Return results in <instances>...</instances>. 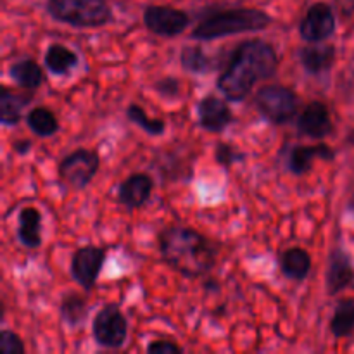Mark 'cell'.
I'll list each match as a JSON object with an SVG mask.
<instances>
[{
	"instance_id": "obj_1",
	"label": "cell",
	"mask_w": 354,
	"mask_h": 354,
	"mask_svg": "<svg viewBox=\"0 0 354 354\" xmlns=\"http://www.w3.org/2000/svg\"><path fill=\"white\" fill-rule=\"evenodd\" d=\"M279 69L275 47L261 38L239 44L232 52L227 68L216 80V88L230 102H244L259 82L273 78Z\"/></svg>"
},
{
	"instance_id": "obj_2",
	"label": "cell",
	"mask_w": 354,
	"mask_h": 354,
	"mask_svg": "<svg viewBox=\"0 0 354 354\" xmlns=\"http://www.w3.org/2000/svg\"><path fill=\"white\" fill-rule=\"evenodd\" d=\"M158 244L162 261L185 279L209 275L220 256L218 242L196 228L182 225L166 227L159 234Z\"/></svg>"
},
{
	"instance_id": "obj_3",
	"label": "cell",
	"mask_w": 354,
	"mask_h": 354,
	"mask_svg": "<svg viewBox=\"0 0 354 354\" xmlns=\"http://www.w3.org/2000/svg\"><path fill=\"white\" fill-rule=\"evenodd\" d=\"M273 24V17L258 7H228L211 10L194 26L190 38L201 41L220 40L242 33H259Z\"/></svg>"
},
{
	"instance_id": "obj_4",
	"label": "cell",
	"mask_w": 354,
	"mask_h": 354,
	"mask_svg": "<svg viewBox=\"0 0 354 354\" xmlns=\"http://www.w3.org/2000/svg\"><path fill=\"white\" fill-rule=\"evenodd\" d=\"M45 9L57 23L80 30L102 28L113 21L107 0H47Z\"/></svg>"
},
{
	"instance_id": "obj_5",
	"label": "cell",
	"mask_w": 354,
	"mask_h": 354,
	"mask_svg": "<svg viewBox=\"0 0 354 354\" xmlns=\"http://www.w3.org/2000/svg\"><path fill=\"white\" fill-rule=\"evenodd\" d=\"M254 107L263 120L273 127H283L297 116L299 97L290 86L270 83L261 86L254 97Z\"/></svg>"
},
{
	"instance_id": "obj_6",
	"label": "cell",
	"mask_w": 354,
	"mask_h": 354,
	"mask_svg": "<svg viewBox=\"0 0 354 354\" xmlns=\"http://www.w3.org/2000/svg\"><path fill=\"white\" fill-rule=\"evenodd\" d=\"M100 169V156L93 149H76L59 161L57 176L73 190H85Z\"/></svg>"
},
{
	"instance_id": "obj_7",
	"label": "cell",
	"mask_w": 354,
	"mask_h": 354,
	"mask_svg": "<svg viewBox=\"0 0 354 354\" xmlns=\"http://www.w3.org/2000/svg\"><path fill=\"white\" fill-rule=\"evenodd\" d=\"M92 337L99 348L121 349L128 339V320L118 304H104L92 320Z\"/></svg>"
},
{
	"instance_id": "obj_8",
	"label": "cell",
	"mask_w": 354,
	"mask_h": 354,
	"mask_svg": "<svg viewBox=\"0 0 354 354\" xmlns=\"http://www.w3.org/2000/svg\"><path fill=\"white\" fill-rule=\"evenodd\" d=\"M144 24L156 37L175 38L192 24V17L189 12L173 6L152 3L144 9Z\"/></svg>"
},
{
	"instance_id": "obj_9",
	"label": "cell",
	"mask_w": 354,
	"mask_h": 354,
	"mask_svg": "<svg viewBox=\"0 0 354 354\" xmlns=\"http://www.w3.org/2000/svg\"><path fill=\"white\" fill-rule=\"evenodd\" d=\"M106 263V249L97 248V245H83L78 248L71 256L69 263V273L73 280L82 287L83 290H93L100 272Z\"/></svg>"
},
{
	"instance_id": "obj_10",
	"label": "cell",
	"mask_w": 354,
	"mask_h": 354,
	"mask_svg": "<svg viewBox=\"0 0 354 354\" xmlns=\"http://www.w3.org/2000/svg\"><path fill=\"white\" fill-rule=\"evenodd\" d=\"M337 30L334 7L328 2H315L308 7L299 23V37L308 44H318L334 37Z\"/></svg>"
},
{
	"instance_id": "obj_11",
	"label": "cell",
	"mask_w": 354,
	"mask_h": 354,
	"mask_svg": "<svg viewBox=\"0 0 354 354\" xmlns=\"http://www.w3.org/2000/svg\"><path fill=\"white\" fill-rule=\"evenodd\" d=\"M325 286L328 296H337L354 286V263L351 254L342 245L332 248L325 272Z\"/></svg>"
},
{
	"instance_id": "obj_12",
	"label": "cell",
	"mask_w": 354,
	"mask_h": 354,
	"mask_svg": "<svg viewBox=\"0 0 354 354\" xmlns=\"http://www.w3.org/2000/svg\"><path fill=\"white\" fill-rule=\"evenodd\" d=\"M197 120L203 130L209 133H221L234 123V111L216 95H206L196 106Z\"/></svg>"
},
{
	"instance_id": "obj_13",
	"label": "cell",
	"mask_w": 354,
	"mask_h": 354,
	"mask_svg": "<svg viewBox=\"0 0 354 354\" xmlns=\"http://www.w3.org/2000/svg\"><path fill=\"white\" fill-rule=\"evenodd\" d=\"M297 131L308 138L324 140L334 131L330 109L322 100H311L297 118Z\"/></svg>"
},
{
	"instance_id": "obj_14",
	"label": "cell",
	"mask_w": 354,
	"mask_h": 354,
	"mask_svg": "<svg viewBox=\"0 0 354 354\" xmlns=\"http://www.w3.org/2000/svg\"><path fill=\"white\" fill-rule=\"evenodd\" d=\"M154 190V178L147 173H131L118 187V203L127 209H140L149 203Z\"/></svg>"
},
{
	"instance_id": "obj_15",
	"label": "cell",
	"mask_w": 354,
	"mask_h": 354,
	"mask_svg": "<svg viewBox=\"0 0 354 354\" xmlns=\"http://www.w3.org/2000/svg\"><path fill=\"white\" fill-rule=\"evenodd\" d=\"M299 57V64L308 75L311 76H320L324 73H328L335 64L337 59V48L332 44H308L299 48L297 52Z\"/></svg>"
},
{
	"instance_id": "obj_16",
	"label": "cell",
	"mask_w": 354,
	"mask_h": 354,
	"mask_svg": "<svg viewBox=\"0 0 354 354\" xmlns=\"http://www.w3.org/2000/svg\"><path fill=\"white\" fill-rule=\"evenodd\" d=\"M334 161L335 152L330 145L327 144H315V145H296L289 152L287 158V168L292 175L303 176L311 171L315 161Z\"/></svg>"
},
{
	"instance_id": "obj_17",
	"label": "cell",
	"mask_w": 354,
	"mask_h": 354,
	"mask_svg": "<svg viewBox=\"0 0 354 354\" xmlns=\"http://www.w3.org/2000/svg\"><path fill=\"white\" fill-rule=\"evenodd\" d=\"M17 241L28 249L41 245V213L35 206H24L17 213Z\"/></svg>"
},
{
	"instance_id": "obj_18",
	"label": "cell",
	"mask_w": 354,
	"mask_h": 354,
	"mask_svg": "<svg viewBox=\"0 0 354 354\" xmlns=\"http://www.w3.org/2000/svg\"><path fill=\"white\" fill-rule=\"evenodd\" d=\"M7 73H9V78L12 80L19 88L26 90V92H35V90H38L45 82H47L41 66L31 57L19 59V61L12 62V64L9 66V71Z\"/></svg>"
},
{
	"instance_id": "obj_19",
	"label": "cell",
	"mask_w": 354,
	"mask_h": 354,
	"mask_svg": "<svg viewBox=\"0 0 354 354\" xmlns=\"http://www.w3.org/2000/svg\"><path fill=\"white\" fill-rule=\"evenodd\" d=\"M311 256L303 248H289L279 256L280 272L286 279L304 282L311 272Z\"/></svg>"
},
{
	"instance_id": "obj_20",
	"label": "cell",
	"mask_w": 354,
	"mask_h": 354,
	"mask_svg": "<svg viewBox=\"0 0 354 354\" xmlns=\"http://www.w3.org/2000/svg\"><path fill=\"white\" fill-rule=\"evenodd\" d=\"M80 55L64 44H50L44 54V66L54 76H68L78 68Z\"/></svg>"
},
{
	"instance_id": "obj_21",
	"label": "cell",
	"mask_w": 354,
	"mask_h": 354,
	"mask_svg": "<svg viewBox=\"0 0 354 354\" xmlns=\"http://www.w3.org/2000/svg\"><path fill=\"white\" fill-rule=\"evenodd\" d=\"M59 313H61L62 322L68 327L78 328L83 325L88 318L90 304L83 294L76 292V290H69V292L62 294L61 303H59Z\"/></svg>"
},
{
	"instance_id": "obj_22",
	"label": "cell",
	"mask_w": 354,
	"mask_h": 354,
	"mask_svg": "<svg viewBox=\"0 0 354 354\" xmlns=\"http://www.w3.org/2000/svg\"><path fill=\"white\" fill-rule=\"evenodd\" d=\"M30 102V97L12 92L6 85L0 88V123L6 128L17 127L23 118V107Z\"/></svg>"
},
{
	"instance_id": "obj_23",
	"label": "cell",
	"mask_w": 354,
	"mask_h": 354,
	"mask_svg": "<svg viewBox=\"0 0 354 354\" xmlns=\"http://www.w3.org/2000/svg\"><path fill=\"white\" fill-rule=\"evenodd\" d=\"M328 328L335 339L351 337L354 334V297H346L335 304Z\"/></svg>"
},
{
	"instance_id": "obj_24",
	"label": "cell",
	"mask_w": 354,
	"mask_h": 354,
	"mask_svg": "<svg viewBox=\"0 0 354 354\" xmlns=\"http://www.w3.org/2000/svg\"><path fill=\"white\" fill-rule=\"evenodd\" d=\"M24 121H26V127L30 128L37 137L48 138V137H54V135L59 131L57 116H55L48 107H44V106L33 107L31 111H28Z\"/></svg>"
},
{
	"instance_id": "obj_25",
	"label": "cell",
	"mask_w": 354,
	"mask_h": 354,
	"mask_svg": "<svg viewBox=\"0 0 354 354\" xmlns=\"http://www.w3.org/2000/svg\"><path fill=\"white\" fill-rule=\"evenodd\" d=\"M180 64L190 75H207L216 68V62L199 45H185L180 52Z\"/></svg>"
},
{
	"instance_id": "obj_26",
	"label": "cell",
	"mask_w": 354,
	"mask_h": 354,
	"mask_svg": "<svg viewBox=\"0 0 354 354\" xmlns=\"http://www.w3.org/2000/svg\"><path fill=\"white\" fill-rule=\"evenodd\" d=\"M127 120L130 123L137 124L140 130H144L147 135H152V137H159V135L165 133L166 123L159 118H151L144 111V107L140 104H130L127 107Z\"/></svg>"
},
{
	"instance_id": "obj_27",
	"label": "cell",
	"mask_w": 354,
	"mask_h": 354,
	"mask_svg": "<svg viewBox=\"0 0 354 354\" xmlns=\"http://www.w3.org/2000/svg\"><path fill=\"white\" fill-rule=\"evenodd\" d=\"M245 159V154L235 145L228 144V142H218L214 147V161L218 166L223 169H230L232 166L242 162Z\"/></svg>"
},
{
	"instance_id": "obj_28",
	"label": "cell",
	"mask_w": 354,
	"mask_h": 354,
	"mask_svg": "<svg viewBox=\"0 0 354 354\" xmlns=\"http://www.w3.org/2000/svg\"><path fill=\"white\" fill-rule=\"evenodd\" d=\"M154 92L166 100H175L182 92V83L175 76H162L154 83Z\"/></svg>"
},
{
	"instance_id": "obj_29",
	"label": "cell",
	"mask_w": 354,
	"mask_h": 354,
	"mask_svg": "<svg viewBox=\"0 0 354 354\" xmlns=\"http://www.w3.org/2000/svg\"><path fill=\"white\" fill-rule=\"evenodd\" d=\"M26 351L23 339L16 334L14 330L3 328L0 332V353L2 354H23Z\"/></svg>"
},
{
	"instance_id": "obj_30",
	"label": "cell",
	"mask_w": 354,
	"mask_h": 354,
	"mask_svg": "<svg viewBox=\"0 0 354 354\" xmlns=\"http://www.w3.org/2000/svg\"><path fill=\"white\" fill-rule=\"evenodd\" d=\"M145 351L147 354H178L183 353V348L176 344L175 341H169V339H158V341L149 342Z\"/></svg>"
},
{
	"instance_id": "obj_31",
	"label": "cell",
	"mask_w": 354,
	"mask_h": 354,
	"mask_svg": "<svg viewBox=\"0 0 354 354\" xmlns=\"http://www.w3.org/2000/svg\"><path fill=\"white\" fill-rule=\"evenodd\" d=\"M12 151L17 156H26L31 151V142L28 138H19V140L12 142Z\"/></svg>"
},
{
	"instance_id": "obj_32",
	"label": "cell",
	"mask_w": 354,
	"mask_h": 354,
	"mask_svg": "<svg viewBox=\"0 0 354 354\" xmlns=\"http://www.w3.org/2000/svg\"><path fill=\"white\" fill-rule=\"evenodd\" d=\"M348 211L354 216V194L351 196V199L348 201Z\"/></svg>"
}]
</instances>
